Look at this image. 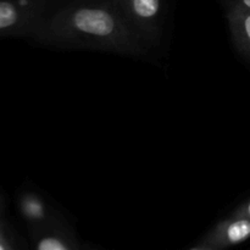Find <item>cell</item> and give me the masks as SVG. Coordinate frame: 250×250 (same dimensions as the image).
Masks as SVG:
<instances>
[{"label":"cell","mask_w":250,"mask_h":250,"mask_svg":"<svg viewBox=\"0 0 250 250\" xmlns=\"http://www.w3.org/2000/svg\"><path fill=\"white\" fill-rule=\"evenodd\" d=\"M33 41L46 46L106 51L132 58L146 56L149 49L114 0L66 2Z\"/></svg>","instance_id":"obj_1"},{"label":"cell","mask_w":250,"mask_h":250,"mask_svg":"<svg viewBox=\"0 0 250 250\" xmlns=\"http://www.w3.org/2000/svg\"><path fill=\"white\" fill-rule=\"evenodd\" d=\"M66 2V0H0V39H34Z\"/></svg>","instance_id":"obj_2"},{"label":"cell","mask_w":250,"mask_h":250,"mask_svg":"<svg viewBox=\"0 0 250 250\" xmlns=\"http://www.w3.org/2000/svg\"><path fill=\"white\" fill-rule=\"evenodd\" d=\"M114 2L149 48L159 43L165 0H114Z\"/></svg>","instance_id":"obj_3"},{"label":"cell","mask_w":250,"mask_h":250,"mask_svg":"<svg viewBox=\"0 0 250 250\" xmlns=\"http://www.w3.org/2000/svg\"><path fill=\"white\" fill-rule=\"evenodd\" d=\"M248 238H250V219L232 214L220 221L202 242L216 250H224Z\"/></svg>","instance_id":"obj_4"},{"label":"cell","mask_w":250,"mask_h":250,"mask_svg":"<svg viewBox=\"0 0 250 250\" xmlns=\"http://www.w3.org/2000/svg\"><path fill=\"white\" fill-rule=\"evenodd\" d=\"M227 22L234 46L242 55L250 60V10L229 6Z\"/></svg>","instance_id":"obj_5"},{"label":"cell","mask_w":250,"mask_h":250,"mask_svg":"<svg viewBox=\"0 0 250 250\" xmlns=\"http://www.w3.org/2000/svg\"><path fill=\"white\" fill-rule=\"evenodd\" d=\"M33 241L34 250H80L71 234L51 225L36 229Z\"/></svg>","instance_id":"obj_6"},{"label":"cell","mask_w":250,"mask_h":250,"mask_svg":"<svg viewBox=\"0 0 250 250\" xmlns=\"http://www.w3.org/2000/svg\"><path fill=\"white\" fill-rule=\"evenodd\" d=\"M20 210L22 216L33 225L34 229L46 226L49 224V214L45 204L33 194H24L20 199Z\"/></svg>","instance_id":"obj_7"},{"label":"cell","mask_w":250,"mask_h":250,"mask_svg":"<svg viewBox=\"0 0 250 250\" xmlns=\"http://www.w3.org/2000/svg\"><path fill=\"white\" fill-rule=\"evenodd\" d=\"M0 250H14L11 242L7 238L6 234H5L4 227H2L1 222H0Z\"/></svg>","instance_id":"obj_8"},{"label":"cell","mask_w":250,"mask_h":250,"mask_svg":"<svg viewBox=\"0 0 250 250\" xmlns=\"http://www.w3.org/2000/svg\"><path fill=\"white\" fill-rule=\"evenodd\" d=\"M233 215H237V216H244L250 219V200L243 203L242 205H239V207L233 211Z\"/></svg>","instance_id":"obj_9"},{"label":"cell","mask_w":250,"mask_h":250,"mask_svg":"<svg viewBox=\"0 0 250 250\" xmlns=\"http://www.w3.org/2000/svg\"><path fill=\"white\" fill-rule=\"evenodd\" d=\"M229 6H239L250 10V0H229Z\"/></svg>","instance_id":"obj_10"},{"label":"cell","mask_w":250,"mask_h":250,"mask_svg":"<svg viewBox=\"0 0 250 250\" xmlns=\"http://www.w3.org/2000/svg\"><path fill=\"white\" fill-rule=\"evenodd\" d=\"M189 250H216V249L211 248V247H209V246H208V244H205V243H203V242H200V243L198 244L197 247H194V248H192V249H189Z\"/></svg>","instance_id":"obj_11"}]
</instances>
